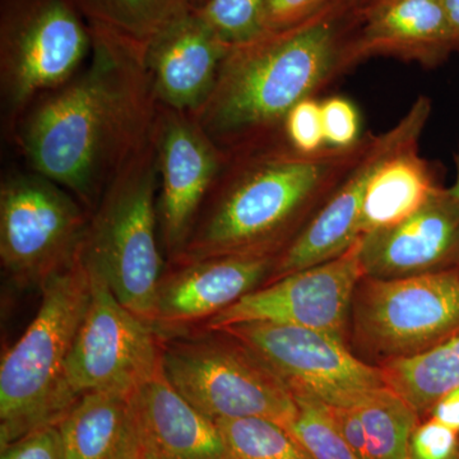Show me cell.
<instances>
[{"label":"cell","mask_w":459,"mask_h":459,"mask_svg":"<svg viewBox=\"0 0 459 459\" xmlns=\"http://www.w3.org/2000/svg\"><path fill=\"white\" fill-rule=\"evenodd\" d=\"M90 29L86 65L36 100L5 138L30 170L68 190L91 214L111 181L150 143L159 102L144 47Z\"/></svg>","instance_id":"6da1fadb"},{"label":"cell","mask_w":459,"mask_h":459,"mask_svg":"<svg viewBox=\"0 0 459 459\" xmlns=\"http://www.w3.org/2000/svg\"><path fill=\"white\" fill-rule=\"evenodd\" d=\"M358 0L232 47L212 93L193 114L225 155L276 140L287 114L351 68Z\"/></svg>","instance_id":"7a4b0ae2"},{"label":"cell","mask_w":459,"mask_h":459,"mask_svg":"<svg viewBox=\"0 0 459 459\" xmlns=\"http://www.w3.org/2000/svg\"><path fill=\"white\" fill-rule=\"evenodd\" d=\"M367 143L303 153L280 137L228 155L188 241L170 262L279 255L295 223L316 199L337 189Z\"/></svg>","instance_id":"3957f363"},{"label":"cell","mask_w":459,"mask_h":459,"mask_svg":"<svg viewBox=\"0 0 459 459\" xmlns=\"http://www.w3.org/2000/svg\"><path fill=\"white\" fill-rule=\"evenodd\" d=\"M41 304L25 333L0 365V448L74 406L66 388L69 355L91 299V277L81 258L42 285Z\"/></svg>","instance_id":"277c9868"},{"label":"cell","mask_w":459,"mask_h":459,"mask_svg":"<svg viewBox=\"0 0 459 459\" xmlns=\"http://www.w3.org/2000/svg\"><path fill=\"white\" fill-rule=\"evenodd\" d=\"M159 171L153 134L117 174L90 214L81 256L102 274L117 300L155 327L162 279Z\"/></svg>","instance_id":"5b68a950"},{"label":"cell","mask_w":459,"mask_h":459,"mask_svg":"<svg viewBox=\"0 0 459 459\" xmlns=\"http://www.w3.org/2000/svg\"><path fill=\"white\" fill-rule=\"evenodd\" d=\"M91 50L89 23L72 0H2L3 134L7 137L36 100L74 77Z\"/></svg>","instance_id":"8992f818"},{"label":"cell","mask_w":459,"mask_h":459,"mask_svg":"<svg viewBox=\"0 0 459 459\" xmlns=\"http://www.w3.org/2000/svg\"><path fill=\"white\" fill-rule=\"evenodd\" d=\"M211 332L214 337L162 341L169 382L213 421L264 418L289 430L299 411L291 389L237 341Z\"/></svg>","instance_id":"52a82bcc"},{"label":"cell","mask_w":459,"mask_h":459,"mask_svg":"<svg viewBox=\"0 0 459 459\" xmlns=\"http://www.w3.org/2000/svg\"><path fill=\"white\" fill-rule=\"evenodd\" d=\"M90 213L68 190L32 170L0 186V261L17 286L38 287L80 255Z\"/></svg>","instance_id":"ba28073f"},{"label":"cell","mask_w":459,"mask_h":459,"mask_svg":"<svg viewBox=\"0 0 459 459\" xmlns=\"http://www.w3.org/2000/svg\"><path fill=\"white\" fill-rule=\"evenodd\" d=\"M364 279L353 296V332L360 349L382 364L431 351L459 336V270Z\"/></svg>","instance_id":"9c48e42d"},{"label":"cell","mask_w":459,"mask_h":459,"mask_svg":"<svg viewBox=\"0 0 459 459\" xmlns=\"http://www.w3.org/2000/svg\"><path fill=\"white\" fill-rule=\"evenodd\" d=\"M86 267L91 299L66 364V388L77 401L93 392L132 395L161 367L162 340L117 300L101 273Z\"/></svg>","instance_id":"30bf717a"},{"label":"cell","mask_w":459,"mask_h":459,"mask_svg":"<svg viewBox=\"0 0 459 459\" xmlns=\"http://www.w3.org/2000/svg\"><path fill=\"white\" fill-rule=\"evenodd\" d=\"M252 353L292 394L328 406H353L365 392L385 386L380 368L356 358L342 340L304 327L267 322L219 329Z\"/></svg>","instance_id":"8fae6325"},{"label":"cell","mask_w":459,"mask_h":459,"mask_svg":"<svg viewBox=\"0 0 459 459\" xmlns=\"http://www.w3.org/2000/svg\"><path fill=\"white\" fill-rule=\"evenodd\" d=\"M364 279L359 241L343 255L287 274L241 298L207 320L208 331L267 322L325 332L342 340L353 296Z\"/></svg>","instance_id":"7c38bea8"},{"label":"cell","mask_w":459,"mask_h":459,"mask_svg":"<svg viewBox=\"0 0 459 459\" xmlns=\"http://www.w3.org/2000/svg\"><path fill=\"white\" fill-rule=\"evenodd\" d=\"M159 171L160 240L169 259L186 246L228 155L190 114L159 105L153 129Z\"/></svg>","instance_id":"4fadbf2b"},{"label":"cell","mask_w":459,"mask_h":459,"mask_svg":"<svg viewBox=\"0 0 459 459\" xmlns=\"http://www.w3.org/2000/svg\"><path fill=\"white\" fill-rule=\"evenodd\" d=\"M359 255L368 279L459 270V202L437 189L409 219L359 238Z\"/></svg>","instance_id":"5bb4252c"},{"label":"cell","mask_w":459,"mask_h":459,"mask_svg":"<svg viewBox=\"0 0 459 459\" xmlns=\"http://www.w3.org/2000/svg\"><path fill=\"white\" fill-rule=\"evenodd\" d=\"M231 48L195 9L172 18L144 47V65L159 105L197 113L212 93Z\"/></svg>","instance_id":"9a60e30c"},{"label":"cell","mask_w":459,"mask_h":459,"mask_svg":"<svg viewBox=\"0 0 459 459\" xmlns=\"http://www.w3.org/2000/svg\"><path fill=\"white\" fill-rule=\"evenodd\" d=\"M279 255H226L171 263L156 298L155 328H180L213 318L273 272Z\"/></svg>","instance_id":"2e32d148"},{"label":"cell","mask_w":459,"mask_h":459,"mask_svg":"<svg viewBox=\"0 0 459 459\" xmlns=\"http://www.w3.org/2000/svg\"><path fill=\"white\" fill-rule=\"evenodd\" d=\"M453 53L440 0L359 2L351 42L353 65L371 56H391L434 68Z\"/></svg>","instance_id":"e0dca14e"},{"label":"cell","mask_w":459,"mask_h":459,"mask_svg":"<svg viewBox=\"0 0 459 459\" xmlns=\"http://www.w3.org/2000/svg\"><path fill=\"white\" fill-rule=\"evenodd\" d=\"M142 437L165 459H225L216 422L174 388L164 368L131 395Z\"/></svg>","instance_id":"ac0fdd59"},{"label":"cell","mask_w":459,"mask_h":459,"mask_svg":"<svg viewBox=\"0 0 459 459\" xmlns=\"http://www.w3.org/2000/svg\"><path fill=\"white\" fill-rule=\"evenodd\" d=\"M374 172L376 165L370 161L353 166L319 212L280 253L272 272L274 280L338 258L358 243L362 205Z\"/></svg>","instance_id":"d6986e66"},{"label":"cell","mask_w":459,"mask_h":459,"mask_svg":"<svg viewBox=\"0 0 459 459\" xmlns=\"http://www.w3.org/2000/svg\"><path fill=\"white\" fill-rule=\"evenodd\" d=\"M63 459H133L143 449L131 395H82L57 422Z\"/></svg>","instance_id":"ffe728a7"},{"label":"cell","mask_w":459,"mask_h":459,"mask_svg":"<svg viewBox=\"0 0 459 459\" xmlns=\"http://www.w3.org/2000/svg\"><path fill=\"white\" fill-rule=\"evenodd\" d=\"M435 171L418 143L388 157L371 177L361 212V237L392 228L412 216L437 189Z\"/></svg>","instance_id":"44dd1931"},{"label":"cell","mask_w":459,"mask_h":459,"mask_svg":"<svg viewBox=\"0 0 459 459\" xmlns=\"http://www.w3.org/2000/svg\"><path fill=\"white\" fill-rule=\"evenodd\" d=\"M385 385L425 418L435 403L459 386V336L431 351L380 365Z\"/></svg>","instance_id":"7402d4cb"},{"label":"cell","mask_w":459,"mask_h":459,"mask_svg":"<svg viewBox=\"0 0 459 459\" xmlns=\"http://www.w3.org/2000/svg\"><path fill=\"white\" fill-rule=\"evenodd\" d=\"M364 429V459H409L410 440L421 418L389 386L371 389L353 404Z\"/></svg>","instance_id":"603a6c76"},{"label":"cell","mask_w":459,"mask_h":459,"mask_svg":"<svg viewBox=\"0 0 459 459\" xmlns=\"http://www.w3.org/2000/svg\"><path fill=\"white\" fill-rule=\"evenodd\" d=\"M90 26L146 47L172 18L190 8L188 0H72Z\"/></svg>","instance_id":"cb8c5ba5"},{"label":"cell","mask_w":459,"mask_h":459,"mask_svg":"<svg viewBox=\"0 0 459 459\" xmlns=\"http://www.w3.org/2000/svg\"><path fill=\"white\" fill-rule=\"evenodd\" d=\"M225 459H314L279 422L264 418L219 420Z\"/></svg>","instance_id":"d4e9b609"},{"label":"cell","mask_w":459,"mask_h":459,"mask_svg":"<svg viewBox=\"0 0 459 459\" xmlns=\"http://www.w3.org/2000/svg\"><path fill=\"white\" fill-rule=\"evenodd\" d=\"M195 11L230 47L247 44L268 32L265 0H205Z\"/></svg>","instance_id":"484cf974"},{"label":"cell","mask_w":459,"mask_h":459,"mask_svg":"<svg viewBox=\"0 0 459 459\" xmlns=\"http://www.w3.org/2000/svg\"><path fill=\"white\" fill-rule=\"evenodd\" d=\"M294 397L299 411L289 430L314 459H361L332 424L322 402L305 394Z\"/></svg>","instance_id":"4316f807"},{"label":"cell","mask_w":459,"mask_h":459,"mask_svg":"<svg viewBox=\"0 0 459 459\" xmlns=\"http://www.w3.org/2000/svg\"><path fill=\"white\" fill-rule=\"evenodd\" d=\"M282 140L298 152L314 153L325 148L322 105L316 99H305L287 114Z\"/></svg>","instance_id":"83f0119b"},{"label":"cell","mask_w":459,"mask_h":459,"mask_svg":"<svg viewBox=\"0 0 459 459\" xmlns=\"http://www.w3.org/2000/svg\"><path fill=\"white\" fill-rule=\"evenodd\" d=\"M325 146L349 148L355 146L360 134V117L351 101L332 96L320 102Z\"/></svg>","instance_id":"f1b7e54d"},{"label":"cell","mask_w":459,"mask_h":459,"mask_svg":"<svg viewBox=\"0 0 459 459\" xmlns=\"http://www.w3.org/2000/svg\"><path fill=\"white\" fill-rule=\"evenodd\" d=\"M409 459H459V433L437 420L420 421L410 440Z\"/></svg>","instance_id":"f546056e"},{"label":"cell","mask_w":459,"mask_h":459,"mask_svg":"<svg viewBox=\"0 0 459 459\" xmlns=\"http://www.w3.org/2000/svg\"><path fill=\"white\" fill-rule=\"evenodd\" d=\"M0 449V459H63L62 434L57 424L45 425Z\"/></svg>","instance_id":"4dcf8cb0"},{"label":"cell","mask_w":459,"mask_h":459,"mask_svg":"<svg viewBox=\"0 0 459 459\" xmlns=\"http://www.w3.org/2000/svg\"><path fill=\"white\" fill-rule=\"evenodd\" d=\"M344 0H265L268 31L291 29Z\"/></svg>","instance_id":"1f68e13d"},{"label":"cell","mask_w":459,"mask_h":459,"mask_svg":"<svg viewBox=\"0 0 459 459\" xmlns=\"http://www.w3.org/2000/svg\"><path fill=\"white\" fill-rule=\"evenodd\" d=\"M428 418L437 420L459 433V386L444 394Z\"/></svg>","instance_id":"d6a6232c"},{"label":"cell","mask_w":459,"mask_h":459,"mask_svg":"<svg viewBox=\"0 0 459 459\" xmlns=\"http://www.w3.org/2000/svg\"><path fill=\"white\" fill-rule=\"evenodd\" d=\"M446 21H448L449 31H451L453 50L459 54V0H440Z\"/></svg>","instance_id":"836d02e7"},{"label":"cell","mask_w":459,"mask_h":459,"mask_svg":"<svg viewBox=\"0 0 459 459\" xmlns=\"http://www.w3.org/2000/svg\"><path fill=\"white\" fill-rule=\"evenodd\" d=\"M133 459H165L161 457V455H157V453L151 451L150 448L144 444L143 449L140 453H138L137 457Z\"/></svg>","instance_id":"e575fe53"},{"label":"cell","mask_w":459,"mask_h":459,"mask_svg":"<svg viewBox=\"0 0 459 459\" xmlns=\"http://www.w3.org/2000/svg\"><path fill=\"white\" fill-rule=\"evenodd\" d=\"M455 166H457V175H455V184H453L451 188L448 189L453 197L457 199L459 202V152L457 153V156H455Z\"/></svg>","instance_id":"d590c367"},{"label":"cell","mask_w":459,"mask_h":459,"mask_svg":"<svg viewBox=\"0 0 459 459\" xmlns=\"http://www.w3.org/2000/svg\"><path fill=\"white\" fill-rule=\"evenodd\" d=\"M205 0H188V4L190 8L197 9L201 7V5H204V3Z\"/></svg>","instance_id":"8d00e7d4"},{"label":"cell","mask_w":459,"mask_h":459,"mask_svg":"<svg viewBox=\"0 0 459 459\" xmlns=\"http://www.w3.org/2000/svg\"><path fill=\"white\" fill-rule=\"evenodd\" d=\"M358 2H362V0H358Z\"/></svg>","instance_id":"74e56055"}]
</instances>
